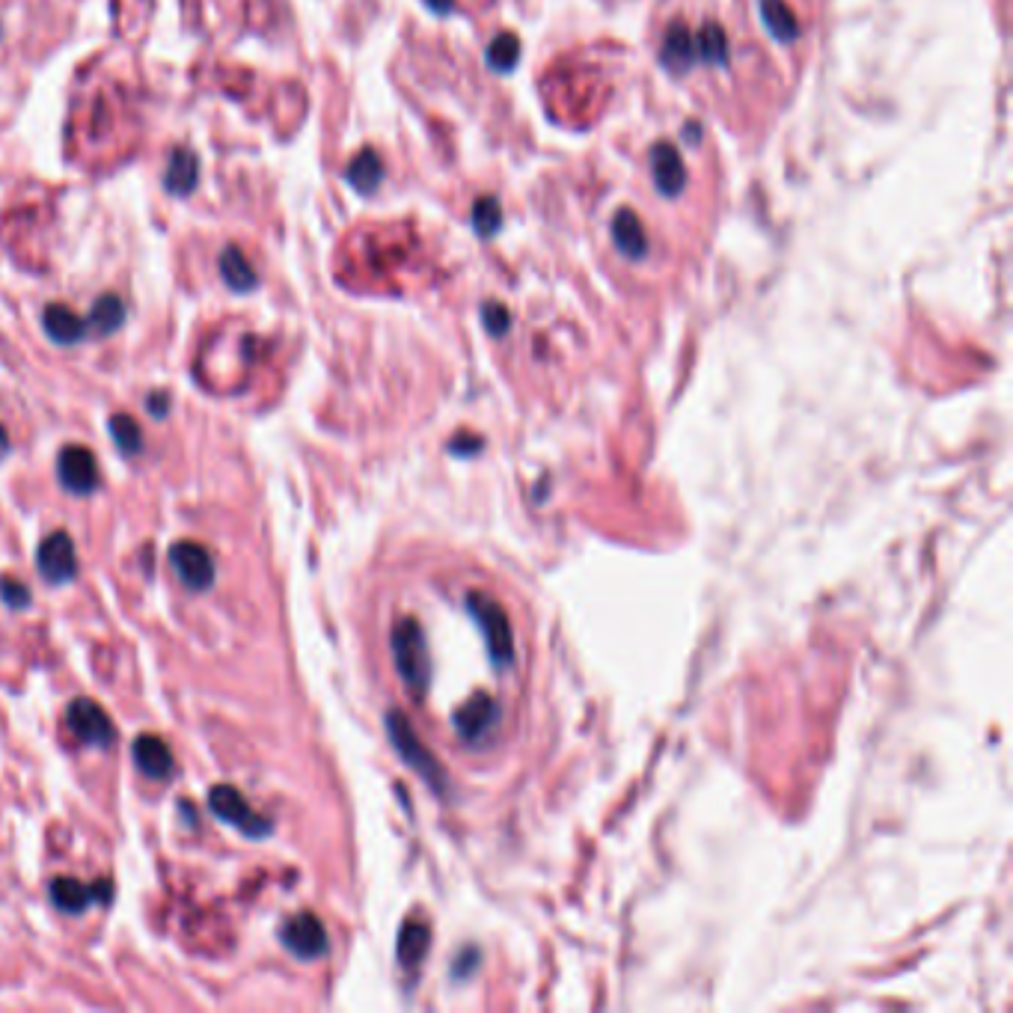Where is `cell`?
Segmentation results:
<instances>
[{
  "label": "cell",
  "mask_w": 1013,
  "mask_h": 1013,
  "mask_svg": "<svg viewBox=\"0 0 1013 1013\" xmlns=\"http://www.w3.org/2000/svg\"><path fill=\"white\" fill-rule=\"evenodd\" d=\"M393 657H396V669H399L405 687H410L416 696H422L428 675H431V663H428L422 630L413 618H402L393 627Z\"/></svg>",
  "instance_id": "cell-1"
},
{
  "label": "cell",
  "mask_w": 1013,
  "mask_h": 1013,
  "mask_svg": "<svg viewBox=\"0 0 1013 1013\" xmlns=\"http://www.w3.org/2000/svg\"><path fill=\"white\" fill-rule=\"evenodd\" d=\"M208 809L214 817H220L223 823L235 826L238 832H244L247 838H265L271 835V820L265 814L253 809L244 794L232 785H214L208 791Z\"/></svg>",
  "instance_id": "cell-2"
},
{
  "label": "cell",
  "mask_w": 1013,
  "mask_h": 1013,
  "mask_svg": "<svg viewBox=\"0 0 1013 1013\" xmlns=\"http://www.w3.org/2000/svg\"><path fill=\"white\" fill-rule=\"evenodd\" d=\"M467 604L473 609L476 621L482 624V633H485V642H488L491 657H494L500 666L511 663V657H514V639H511V627H508L506 612L500 609V604H494L488 595H479V592H473V595L467 598Z\"/></svg>",
  "instance_id": "cell-3"
},
{
  "label": "cell",
  "mask_w": 1013,
  "mask_h": 1013,
  "mask_svg": "<svg viewBox=\"0 0 1013 1013\" xmlns=\"http://www.w3.org/2000/svg\"><path fill=\"white\" fill-rule=\"evenodd\" d=\"M36 568H39V577L51 586H63L69 580H75L78 574V553H75V544L69 538V532H51L42 544H39V553H36Z\"/></svg>",
  "instance_id": "cell-4"
},
{
  "label": "cell",
  "mask_w": 1013,
  "mask_h": 1013,
  "mask_svg": "<svg viewBox=\"0 0 1013 1013\" xmlns=\"http://www.w3.org/2000/svg\"><path fill=\"white\" fill-rule=\"evenodd\" d=\"M66 725H69V731H72L81 743L96 746V749H107V746H113V740H116V731H113L110 716H107L102 705L93 702V699H75V702H69Z\"/></svg>",
  "instance_id": "cell-5"
},
{
  "label": "cell",
  "mask_w": 1013,
  "mask_h": 1013,
  "mask_svg": "<svg viewBox=\"0 0 1013 1013\" xmlns=\"http://www.w3.org/2000/svg\"><path fill=\"white\" fill-rule=\"evenodd\" d=\"M280 939L298 960H318L327 954V930L312 912H298L286 918L280 927Z\"/></svg>",
  "instance_id": "cell-6"
},
{
  "label": "cell",
  "mask_w": 1013,
  "mask_h": 1013,
  "mask_svg": "<svg viewBox=\"0 0 1013 1013\" xmlns=\"http://www.w3.org/2000/svg\"><path fill=\"white\" fill-rule=\"evenodd\" d=\"M57 476L60 485L69 494L87 497L99 488V464L96 455L84 446H66L57 458Z\"/></svg>",
  "instance_id": "cell-7"
},
{
  "label": "cell",
  "mask_w": 1013,
  "mask_h": 1013,
  "mask_svg": "<svg viewBox=\"0 0 1013 1013\" xmlns=\"http://www.w3.org/2000/svg\"><path fill=\"white\" fill-rule=\"evenodd\" d=\"M170 565L176 568L179 580L194 592H208L214 583V559L197 541H176L170 547Z\"/></svg>",
  "instance_id": "cell-8"
},
{
  "label": "cell",
  "mask_w": 1013,
  "mask_h": 1013,
  "mask_svg": "<svg viewBox=\"0 0 1013 1013\" xmlns=\"http://www.w3.org/2000/svg\"><path fill=\"white\" fill-rule=\"evenodd\" d=\"M110 895H113V883L110 880H99L93 886H84L81 880L57 877L51 883V901H54V907L60 912H72V915L84 912L93 901H104L107 904Z\"/></svg>",
  "instance_id": "cell-9"
},
{
  "label": "cell",
  "mask_w": 1013,
  "mask_h": 1013,
  "mask_svg": "<svg viewBox=\"0 0 1013 1013\" xmlns=\"http://www.w3.org/2000/svg\"><path fill=\"white\" fill-rule=\"evenodd\" d=\"M648 164H651V179H654V188L666 197V200H675L684 185H687V167L678 155V149L672 143H657L648 155Z\"/></svg>",
  "instance_id": "cell-10"
},
{
  "label": "cell",
  "mask_w": 1013,
  "mask_h": 1013,
  "mask_svg": "<svg viewBox=\"0 0 1013 1013\" xmlns=\"http://www.w3.org/2000/svg\"><path fill=\"white\" fill-rule=\"evenodd\" d=\"M387 725H390V737H393L399 755L405 758L413 770H419V776H425L428 782H434V779H437V764H434V758L425 752V746L416 740L410 722H407L402 713H390V716H387Z\"/></svg>",
  "instance_id": "cell-11"
},
{
  "label": "cell",
  "mask_w": 1013,
  "mask_h": 1013,
  "mask_svg": "<svg viewBox=\"0 0 1013 1013\" xmlns=\"http://www.w3.org/2000/svg\"><path fill=\"white\" fill-rule=\"evenodd\" d=\"M131 755H134L137 770H140L146 779H155V782L167 779V776L173 773V767H176L170 746H167L161 737H155V734H140V737L134 740V746H131Z\"/></svg>",
  "instance_id": "cell-12"
},
{
  "label": "cell",
  "mask_w": 1013,
  "mask_h": 1013,
  "mask_svg": "<svg viewBox=\"0 0 1013 1013\" xmlns=\"http://www.w3.org/2000/svg\"><path fill=\"white\" fill-rule=\"evenodd\" d=\"M197 185H200V158L191 149L176 146L170 152V161H167L164 191L173 194V197H188V194H194Z\"/></svg>",
  "instance_id": "cell-13"
},
{
  "label": "cell",
  "mask_w": 1013,
  "mask_h": 1013,
  "mask_svg": "<svg viewBox=\"0 0 1013 1013\" xmlns=\"http://www.w3.org/2000/svg\"><path fill=\"white\" fill-rule=\"evenodd\" d=\"M42 327H45V333L51 336V342H57V345H78V342H84L87 333H90L87 318L75 315L66 304L45 306V312H42Z\"/></svg>",
  "instance_id": "cell-14"
},
{
  "label": "cell",
  "mask_w": 1013,
  "mask_h": 1013,
  "mask_svg": "<svg viewBox=\"0 0 1013 1013\" xmlns=\"http://www.w3.org/2000/svg\"><path fill=\"white\" fill-rule=\"evenodd\" d=\"M497 725H500V708L491 699H476L458 713V731L470 743H485Z\"/></svg>",
  "instance_id": "cell-15"
},
{
  "label": "cell",
  "mask_w": 1013,
  "mask_h": 1013,
  "mask_svg": "<svg viewBox=\"0 0 1013 1013\" xmlns=\"http://www.w3.org/2000/svg\"><path fill=\"white\" fill-rule=\"evenodd\" d=\"M612 241H615L618 253L627 256V259H633V262L645 259V253H648V235H645V226H642V220H639L636 214H630V211H618V214L612 217Z\"/></svg>",
  "instance_id": "cell-16"
},
{
  "label": "cell",
  "mask_w": 1013,
  "mask_h": 1013,
  "mask_svg": "<svg viewBox=\"0 0 1013 1013\" xmlns=\"http://www.w3.org/2000/svg\"><path fill=\"white\" fill-rule=\"evenodd\" d=\"M660 63L672 72H690L699 63L696 54V39L684 24H675L666 39H663V51H660Z\"/></svg>",
  "instance_id": "cell-17"
},
{
  "label": "cell",
  "mask_w": 1013,
  "mask_h": 1013,
  "mask_svg": "<svg viewBox=\"0 0 1013 1013\" xmlns=\"http://www.w3.org/2000/svg\"><path fill=\"white\" fill-rule=\"evenodd\" d=\"M220 277H223V283L232 289V292H238V295H247V292H253L256 286H259V274L253 271V265L247 262V256L241 253V247H235V244H229V247H223V253H220Z\"/></svg>",
  "instance_id": "cell-18"
},
{
  "label": "cell",
  "mask_w": 1013,
  "mask_h": 1013,
  "mask_svg": "<svg viewBox=\"0 0 1013 1013\" xmlns=\"http://www.w3.org/2000/svg\"><path fill=\"white\" fill-rule=\"evenodd\" d=\"M345 182L357 191V194H375L384 182V164L378 158L375 149H363L351 158L348 170H345Z\"/></svg>",
  "instance_id": "cell-19"
},
{
  "label": "cell",
  "mask_w": 1013,
  "mask_h": 1013,
  "mask_svg": "<svg viewBox=\"0 0 1013 1013\" xmlns=\"http://www.w3.org/2000/svg\"><path fill=\"white\" fill-rule=\"evenodd\" d=\"M761 18L779 42H794L800 36V21L785 0H761Z\"/></svg>",
  "instance_id": "cell-20"
},
{
  "label": "cell",
  "mask_w": 1013,
  "mask_h": 1013,
  "mask_svg": "<svg viewBox=\"0 0 1013 1013\" xmlns=\"http://www.w3.org/2000/svg\"><path fill=\"white\" fill-rule=\"evenodd\" d=\"M125 324V304L116 298V295H102L93 309H90V318H87V327L99 336H110L116 333L119 327Z\"/></svg>",
  "instance_id": "cell-21"
},
{
  "label": "cell",
  "mask_w": 1013,
  "mask_h": 1013,
  "mask_svg": "<svg viewBox=\"0 0 1013 1013\" xmlns=\"http://www.w3.org/2000/svg\"><path fill=\"white\" fill-rule=\"evenodd\" d=\"M693 39H696L699 60H705L710 66H725L728 63V36H725V30L719 24L710 21V24L702 27V33L693 36Z\"/></svg>",
  "instance_id": "cell-22"
},
{
  "label": "cell",
  "mask_w": 1013,
  "mask_h": 1013,
  "mask_svg": "<svg viewBox=\"0 0 1013 1013\" xmlns=\"http://www.w3.org/2000/svg\"><path fill=\"white\" fill-rule=\"evenodd\" d=\"M428 951V927L422 921H407L399 933V960L405 969H413Z\"/></svg>",
  "instance_id": "cell-23"
},
{
  "label": "cell",
  "mask_w": 1013,
  "mask_h": 1013,
  "mask_svg": "<svg viewBox=\"0 0 1013 1013\" xmlns=\"http://www.w3.org/2000/svg\"><path fill=\"white\" fill-rule=\"evenodd\" d=\"M110 437H113L116 449L122 455H128V458L143 449V431H140L137 419L128 416V413H113L110 416Z\"/></svg>",
  "instance_id": "cell-24"
},
{
  "label": "cell",
  "mask_w": 1013,
  "mask_h": 1013,
  "mask_svg": "<svg viewBox=\"0 0 1013 1013\" xmlns=\"http://www.w3.org/2000/svg\"><path fill=\"white\" fill-rule=\"evenodd\" d=\"M517 60H520V42L511 33H500L488 48V66L503 75L517 66Z\"/></svg>",
  "instance_id": "cell-25"
},
{
  "label": "cell",
  "mask_w": 1013,
  "mask_h": 1013,
  "mask_svg": "<svg viewBox=\"0 0 1013 1013\" xmlns=\"http://www.w3.org/2000/svg\"><path fill=\"white\" fill-rule=\"evenodd\" d=\"M500 223H503V208H500V203L494 197H485V200H479V203L473 205V226H476L479 235L497 232Z\"/></svg>",
  "instance_id": "cell-26"
},
{
  "label": "cell",
  "mask_w": 1013,
  "mask_h": 1013,
  "mask_svg": "<svg viewBox=\"0 0 1013 1013\" xmlns=\"http://www.w3.org/2000/svg\"><path fill=\"white\" fill-rule=\"evenodd\" d=\"M0 598H3V604L9 609H24L30 607V601H33L30 589L21 586L15 577H3V580H0Z\"/></svg>",
  "instance_id": "cell-27"
},
{
  "label": "cell",
  "mask_w": 1013,
  "mask_h": 1013,
  "mask_svg": "<svg viewBox=\"0 0 1013 1013\" xmlns=\"http://www.w3.org/2000/svg\"><path fill=\"white\" fill-rule=\"evenodd\" d=\"M485 324H488V330L491 333H506V327H508V312H506V306H500V304H491V306H485Z\"/></svg>",
  "instance_id": "cell-28"
},
{
  "label": "cell",
  "mask_w": 1013,
  "mask_h": 1013,
  "mask_svg": "<svg viewBox=\"0 0 1013 1013\" xmlns=\"http://www.w3.org/2000/svg\"><path fill=\"white\" fill-rule=\"evenodd\" d=\"M146 407H149V413H152L155 419H164L167 410H170V396H167V393H152V396L146 399Z\"/></svg>",
  "instance_id": "cell-29"
},
{
  "label": "cell",
  "mask_w": 1013,
  "mask_h": 1013,
  "mask_svg": "<svg viewBox=\"0 0 1013 1013\" xmlns=\"http://www.w3.org/2000/svg\"><path fill=\"white\" fill-rule=\"evenodd\" d=\"M452 3H455V0H425V6H428L431 12H449Z\"/></svg>",
  "instance_id": "cell-30"
},
{
  "label": "cell",
  "mask_w": 1013,
  "mask_h": 1013,
  "mask_svg": "<svg viewBox=\"0 0 1013 1013\" xmlns=\"http://www.w3.org/2000/svg\"><path fill=\"white\" fill-rule=\"evenodd\" d=\"M9 455V434H6V428L0 425V458H6Z\"/></svg>",
  "instance_id": "cell-31"
}]
</instances>
